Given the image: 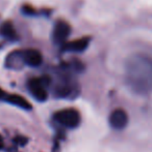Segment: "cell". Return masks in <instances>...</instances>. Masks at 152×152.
<instances>
[{
	"label": "cell",
	"mask_w": 152,
	"mask_h": 152,
	"mask_svg": "<svg viewBox=\"0 0 152 152\" xmlns=\"http://www.w3.org/2000/svg\"><path fill=\"white\" fill-rule=\"evenodd\" d=\"M15 142H16L17 144L21 145V146H23V145L26 144V139H25L24 137H17V138L15 139Z\"/></svg>",
	"instance_id": "12"
},
{
	"label": "cell",
	"mask_w": 152,
	"mask_h": 152,
	"mask_svg": "<svg viewBox=\"0 0 152 152\" xmlns=\"http://www.w3.org/2000/svg\"><path fill=\"white\" fill-rule=\"evenodd\" d=\"M4 146V142H3V139H2V137L0 136V150H1L2 148H3Z\"/></svg>",
	"instance_id": "14"
},
{
	"label": "cell",
	"mask_w": 152,
	"mask_h": 152,
	"mask_svg": "<svg viewBox=\"0 0 152 152\" xmlns=\"http://www.w3.org/2000/svg\"><path fill=\"white\" fill-rule=\"evenodd\" d=\"M108 121L114 129H123L128 123V115L123 109H116L110 113Z\"/></svg>",
	"instance_id": "5"
},
{
	"label": "cell",
	"mask_w": 152,
	"mask_h": 152,
	"mask_svg": "<svg viewBox=\"0 0 152 152\" xmlns=\"http://www.w3.org/2000/svg\"><path fill=\"white\" fill-rule=\"evenodd\" d=\"M89 44H90L89 37L78 38V39L73 40V42H67L64 46H62V50L65 51V52L81 53L87 50Z\"/></svg>",
	"instance_id": "7"
},
{
	"label": "cell",
	"mask_w": 152,
	"mask_h": 152,
	"mask_svg": "<svg viewBox=\"0 0 152 152\" xmlns=\"http://www.w3.org/2000/svg\"><path fill=\"white\" fill-rule=\"evenodd\" d=\"M71 33V27L65 21H57L53 27L52 39L54 44L64 46L67 42V39Z\"/></svg>",
	"instance_id": "4"
},
{
	"label": "cell",
	"mask_w": 152,
	"mask_h": 152,
	"mask_svg": "<svg viewBox=\"0 0 152 152\" xmlns=\"http://www.w3.org/2000/svg\"><path fill=\"white\" fill-rule=\"evenodd\" d=\"M24 64L22 57V51H15V52L10 53L6 58V66L12 69H19L21 68Z\"/></svg>",
	"instance_id": "9"
},
{
	"label": "cell",
	"mask_w": 152,
	"mask_h": 152,
	"mask_svg": "<svg viewBox=\"0 0 152 152\" xmlns=\"http://www.w3.org/2000/svg\"><path fill=\"white\" fill-rule=\"evenodd\" d=\"M49 84H50V79L47 77L33 78L27 82V89L38 102H45L48 97L47 86Z\"/></svg>",
	"instance_id": "3"
},
{
	"label": "cell",
	"mask_w": 152,
	"mask_h": 152,
	"mask_svg": "<svg viewBox=\"0 0 152 152\" xmlns=\"http://www.w3.org/2000/svg\"><path fill=\"white\" fill-rule=\"evenodd\" d=\"M6 92L5 91H3L1 88H0V100H4L5 99V96H6Z\"/></svg>",
	"instance_id": "13"
},
{
	"label": "cell",
	"mask_w": 152,
	"mask_h": 152,
	"mask_svg": "<svg viewBox=\"0 0 152 152\" xmlns=\"http://www.w3.org/2000/svg\"><path fill=\"white\" fill-rule=\"evenodd\" d=\"M22 57L25 65H28L30 67H38L43 61L42 54L35 49L22 50Z\"/></svg>",
	"instance_id": "6"
},
{
	"label": "cell",
	"mask_w": 152,
	"mask_h": 152,
	"mask_svg": "<svg viewBox=\"0 0 152 152\" xmlns=\"http://www.w3.org/2000/svg\"><path fill=\"white\" fill-rule=\"evenodd\" d=\"M5 102L13 104V106H16L18 108L24 109V110H30L31 109V104H29V102L27 99H25L24 97H22L21 95L18 94H10L7 93L5 96Z\"/></svg>",
	"instance_id": "8"
},
{
	"label": "cell",
	"mask_w": 152,
	"mask_h": 152,
	"mask_svg": "<svg viewBox=\"0 0 152 152\" xmlns=\"http://www.w3.org/2000/svg\"><path fill=\"white\" fill-rule=\"evenodd\" d=\"M126 85L132 92L141 95L152 91V57L136 53L127 58L124 72Z\"/></svg>",
	"instance_id": "1"
},
{
	"label": "cell",
	"mask_w": 152,
	"mask_h": 152,
	"mask_svg": "<svg viewBox=\"0 0 152 152\" xmlns=\"http://www.w3.org/2000/svg\"><path fill=\"white\" fill-rule=\"evenodd\" d=\"M23 12H24L25 15H28V16H33V15L36 14V10H33L31 6H23Z\"/></svg>",
	"instance_id": "11"
},
{
	"label": "cell",
	"mask_w": 152,
	"mask_h": 152,
	"mask_svg": "<svg viewBox=\"0 0 152 152\" xmlns=\"http://www.w3.org/2000/svg\"><path fill=\"white\" fill-rule=\"evenodd\" d=\"M54 120L66 128H75L80 124L81 118L79 112L75 109H63L53 116Z\"/></svg>",
	"instance_id": "2"
},
{
	"label": "cell",
	"mask_w": 152,
	"mask_h": 152,
	"mask_svg": "<svg viewBox=\"0 0 152 152\" xmlns=\"http://www.w3.org/2000/svg\"><path fill=\"white\" fill-rule=\"evenodd\" d=\"M0 35L7 40H15L17 38V32L14 25L10 21H5L0 25Z\"/></svg>",
	"instance_id": "10"
}]
</instances>
